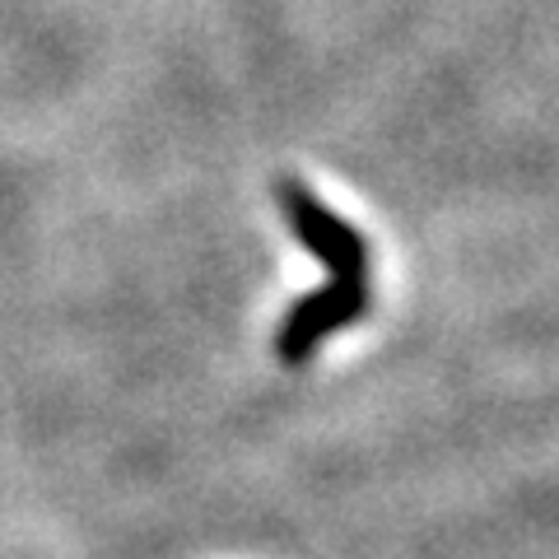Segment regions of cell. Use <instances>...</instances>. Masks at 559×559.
<instances>
[{"mask_svg": "<svg viewBox=\"0 0 559 559\" xmlns=\"http://www.w3.org/2000/svg\"><path fill=\"white\" fill-rule=\"evenodd\" d=\"M285 205H289V219H294V234H299L312 252L326 261L331 271V285H364V271H369V257H364V242L359 234L341 224L336 215L308 197L304 187H285Z\"/></svg>", "mask_w": 559, "mask_h": 559, "instance_id": "cell-1", "label": "cell"}, {"mask_svg": "<svg viewBox=\"0 0 559 559\" xmlns=\"http://www.w3.org/2000/svg\"><path fill=\"white\" fill-rule=\"evenodd\" d=\"M364 308H369V289L364 285H322L318 294H308V299L289 312L285 326H280V355L289 364L308 359L322 336L349 326Z\"/></svg>", "mask_w": 559, "mask_h": 559, "instance_id": "cell-2", "label": "cell"}]
</instances>
